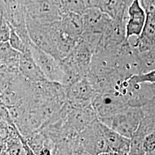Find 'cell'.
Instances as JSON below:
<instances>
[{
  "instance_id": "27",
  "label": "cell",
  "mask_w": 155,
  "mask_h": 155,
  "mask_svg": "<svg viewBox=\"0 0 155 155\" xmlns=\"http://www.w3.org/2000/svg\"><path fill=\"white\" fill-rule=\"evenodd\" d=\"M139 1L145 14L155 13V1L154 0H141Z\"/></svg>"
},
{
  "instance_id": "14",
  "label": "cell",
  "mask_w": 155,
  "mask_h": 155,
  "mask_svg": "<svg viewBox=\"0 0 155 155\" xmlns=\"http://www.w3.org/2000/svg\"><path fill=\"white\" fill-rule=\"evenodd\" d=\"M91 8H94L109 17L111 20L127 19V9L132 1L89 0Z\"/></svg>"
},
{
  "instance_id": "7",
  "label": "cell",
  "mask_w": 155,
  "mask_h": 155,
  "mask_svg": "<svg viewBox=\"0 0 155 155\" xmlns=\"http://www.w3.org/2000/svg\"><path fill=\"white\" fill-rule=\"evenodd\" d=\"M91 106L98 119L113 116L129 107L124 97L117 91L97 93Z\"/></svg>"
},
{
  "instance_id": "15",
  "label": "cell",
  "mask_w": 155,
  "mask_h": 155,
  "mask_svg": "<svg viewBox=\"0 0 155 155\" xmlns=\"http://www.w3.org/2000/svg\"><path fill=\"white\" fill-rule=\"evenodd\" d=\"M127 21L126 20H112L103 34L97 50L106 47L120 45L125 41Z\"/></svg>"
},
{
  "instance_id": "3",
  "label": "cell",
  "mask_w": 155,
  "mask_h": 155,
  "mask_svg": "<svg viewBox=\"0 0 155 155\" xmlns=\"http://www.w3.org/2000/svg\"><path fill=\"white\" fill-rule=\"evenodd\" d=\"M0 14L25 45L29 46L32 42L27 28V12L24 1H0Z\"/></svg>"
},
{
  "instance_id": "17",
  "label": "cell",
  "mask_w": 155,
  "mask_h": 155,
  "mask_svg": "<svg viewBox=\"0 0 155 155\" xmlns=\"http://www.w3.org/2000/svg\"><path fill=\"white\" fill-rule=\"evenodd\" d=\"M20 55L8 42H0V72L18 74Z\"/></svg>"
},
{
  "instance_id": "8",
  "label": "cell",
  "mask_w": 155,
  "mask_h": 155,
  "mask_svg": "<svg viewBox=\"0 0 155 155\" xmlns=\"http://www.w3.org/2000/svg\"><path fill=\"white\" fill-rule=\"evenodd\" d=\"M78 141L81 147L91 155L109 152L102 130V124L98 119L79 133Z\"/></svg>"
},
{
  "instance_id": "22",
  "label": "cell",
  "mask_w": 155,
  "mask_h": 155,
  "mask_svg": "<svg viewBox=\"0 0 155 155\" xmlns=\"http://www.w3.org/2000/svg\"><path fill=\"white\" fill-rule=\"evenodd\" d=\"M128 81L132 83H155V71L135 75L127 79Z\"/></svg>"
},
{
  "instance_id": "29",
  "label": "cell",
  "mask_w": 155,
  "mask_h": 155,
  "mask_svg": "<svg viewBox=\"0 0 155 155\" xmlns=\"http://www.w3.org/2000/svg\"><path fill=\"white\" fill-rule=\"evenodd\" d=\"M23 138V137H22ZM23 143H24V146L25 148V155H36L34 152L33 150H31L29 146H28L25 140L23 138Z\"/></svg>"
},
{
  "instance_id": "31",
  "label": "cell",
  "mask_w": 155,
  "mask_h": 155,
  "mask_svg": "<svg viewBox=\"0 0 155 155\" xmlns=\"http://www.w3.org/2000/svg\"><path fill=\"white\" fill-rule=\"evenodd\" d=\"M111 155L109 152H105V153H100L99 155Z\"/></svg>"
},
{
  "instance_id": "24",
  "label": "cell",
  "mask_w": 155,
  "mask_h": 155,
  "mask_svg": "<svg viewBox=\"0 0 155 155\" xmlns=\"http://www.w3.org/2000/svg\"><path fill=\"white\" fill-rule=\"evenodd\" d=\"M1 15V14H0ZM11 28L5 20L0 15V42H8Z\"/></svg>"
},
{
  "instance_id": "21",
  "label": "cell",
  "mask_w": 155,
  "mask_h": 155,
  "mask_svg": "<svg viewBox=\"0 0 155 155\" xmlns=\"http://www.w3.org/2000/svg\"><path fill=\"white\" fill-rule=\"evenodd\" d=\"M10 28L11 32L8 43L11 46L12 48L20 54H24L27 52L30 49V45L27 46V45H25V43L15 32V31L11 27H10Z\"/></svg>"
},
{
  "instance_id": "19",
  "label": "cell",
  "mask_w": 155,
  "mask_h": 155,
  "mask_svg": "<svg viewBox=\"0 0 155 155\" xmlns=\"http://www.w3.org/2000/svg\"><path fill=\"white\" fill-rule=\"evenodd\" d=\"M59 2L61 17L68 13H72L83 16V15L91 8L89 0L59 1Z\"/></svg>"
},
{
  "instance_id": "13",
  "label": "cell",
  "mask_w": 155,
  "mask_h": 155,
  "mask_svg": "<svg viewBox=\"0 0 155 155\" xmlns=\"http://www.w3.org/2000/svg\"><path fill=\"white\" fill-rule=\"evenodd\" d=\"M146 20V14L139 0H133L127 9V21L125 25L126 40L139 37L142 32Z\"/></svg>"
},
{
  "instance_id": "10",
  "label": "cell",
  "mask_w": 155,
  "mask_h": 155,
  "mask_svg": "<svg viewBox=\"0 0 155 155\" xmlns=\"http://www.w3.org/2000/svg\"><path fill=\"white\" fill-rule=\"evenodd\" d=\"M97 119L98 117L91 106L72 107L67 104L64 124L68 129L79 133Z\"/></svg>"
},
{
  "instance_id": "2",
  "label": "cell",
  "mask_w": 155,
  "mask_h": 155,
  "mask_svg": "<svg viewBox=\"0 0 155 155\" xmlns=\"http://www.w3.org/2000/svg\"><path fill=\"white\" fill-rule=\"evenodd\" d=\"M54 22L42 24L27 19V28L29 39L33 45L56 59L61 61Z\"/></svg>"
},
{
  "instance_id": "26",
  "label": "cell",
  "mask_w": 155,
  "mask_h": 155,
  "mask_svg": "<svg viewBox=\"0 0 155 155\" xmlns=\"http://www.w3.org/2000/svg\"><path fill=\"white\" fill-rule=\"evenodd\" d=\"M74 147L66 145H55L54 155H74Z\"/></svg>"
},
{
  "instance_id": "1",
  "label": "cell",
  "mask_w": 155,
  "mask_h": 155,
  "mask_svg": "<svg viewBox=\"0 0 155 155\" xmlns=\"http://www.w3.org/2000/svg\"><path fill=\"white\" fill-rule=\"evenodd\" d=\"M30 51L33 60L47 81L65 87L76 82V79L61 61L40 50L32 43L30 45Z\"/></svg>"
},
{
  "instance_id": "4",
  "label": "cell",
  "mask_w": 155,
  "mask_h": 155,
  "mask_svg": "<svg viewBox=\"0 0 155 155\" xmlns=\"http://www.w3.org/2000/svg\"><path fill=\"white\" fill-rule=\"evenodd\" d=\"M141 117V107H127L113 116L98 120L107 127L130 139L137 129Z\"/></svg>"
},
{
  "instance_id": "18",
  "label": "cell",
  "mask_w": 155,
  "mask_h": 155,
  "mask_svg": "<svg viewBox=\"0 0 155 155\" xmlns=\"http://www.w3.org/2000/svg\"><path fill=\"white\" fill-rule=\"evenodd\" d=\"M61 32L67 38L77 43L83 32V18L82 16L68 13L59 21Z\"/></svg>"
},
{
  "instance_id": "23",
  "label": "cell",
  "mask_w": 155,
  "mask_h": 155,
  "mask_svg": "<svg viewBox=\"0 0 155 155\" xmlns=\"http://www.w3.org/2000/svg\"><path fill=\"white\" fill-rule=\"evenodd\" d=\"M17 74H18L0 72V97L9 87Z\"/></svg>"
},
{
  "instance_id": "5",
  "label": "cell",
  "mask_w": 155,
  "mask_h": 155,
  "mask_svg": "<svg viewBox=\"0 0 155 155\" xmlns=\"http://www.w3.org/2000/svg\"><path fill=\"white\" fill-rule=\"evenodd\" d=\"M27 19L42 24L61 20L59 1H24Z\"/></svg>"
},
{
  "instance_id": "12",
  "label": "cell",
  "mask_w": 155,
  "mask_h": 155,
  "mask_svg": "<svg viewBox=\"0 0 155 155\" xmlns=\"http://www.w3.org/2000/svg\"><path fill=\"white\" fill-rule=\"evenodd\" d=\"M83 33L102 36L111 19L97 8H90L82 16Z\"/></svg>"
},
{
  "instance_id": "16",
  "label": "cell",
  "mask_w": 155,
  "mask_h": 155,
  "mask_svg": "<svg viewBox=\"0 0 155 155\" xmlns=\"http://www.w3.org/2000/svg\"><path fill=\"white\" fill-rule=\"evenodd\" d=\"M18 71L23 77L31 83H39L47 81L33 60L30 49L25 53L21 54Z\"/></svg>"
},
{
  "instance_id": "28",
  "label": "cell",
  "mask_w": 155,
  "mask_h": 155,
  "mask_svg": "<svg viewBox=\"0 0 155 155\" xmlns=\"http://www.w3.org/2000/svg\"><path fill=\"white\" fill-rule=\"evenodd\" d=\"M74 155H91L88 152L85 151L83 148L81 147L79 144L74 148Z\"/></svg>"
},
{
  "instance_id": "6",
  "label": "cell",
  "mask_w": 155,
  "mask_h": 155,
  "mask_svg": "<svg viewBox=\"0 0 155 155\" xmlns=\"http://www.w3.org/2000/svg\"><path fill=\"white\" fill-rule=\"evenodd\" d=\"M119 92L129 107L140 108L155 101V83H132L125 80Z\"/></svg>"
},
{
  "instance_id": "30",
  "label": "cell",
  "mask_w": 155,
  "mask_h": 155,
  "mask_svg": "<svg viewBox=\"0 0 155 155\" xmlns=\"http://www.w3.org/2000/svg\"><path fill=\"white\" fill-rule=\"evenodd\" d=\"M144 155H155V150L153 152H148V153H145Z\"/></svg>"
},
{
  "instance_id": "11",
  "label": "cell",
  "mask_w": 155,
  "mask_h": 155,
  "mask_svg": "<svg viewBox=\"0 0 155 155\" xmlns=\"http://www.w3.org/2000/svg\"><path fill=\"white\" fill-rule=\"evenodd\" d=\"M32 84L20 73L17 74L9 87L0 97V102L7 107L21 105L26 99Z\"/></svg>"
},
{
  "instance_id": "20",
  "label": "cell",
  "mask_w": 155,
  "mask_h": 155,
  "mask_svg": "<svg viewBox=\"0 0 155 155\" xmlns=\"http://www.w3.org/2000/svg\"><path fill=\"white\" fill-rule=\"evenodd\" d=\"M6 153L8 155H26L23 138L17 130L12 132L5 142Z\"/></svg>"
},
{
  "instance_id": "32",
  "label": "cell",
  "mask_w": 155,
  "mask_h": 155,
  "mask_svg": "<svg viewBox=\"0 0 155 155\" xmlns=\"http://www.w3.org/2000/svg\"><path fill=\"white\" fill-rule=\"evenodd\" d=\"M4 124H5V123L2 120H1V118H0V127H1V126H2V125H4Z\"/></svg>"
},
{
  "instance_id": "9",
  "label": "cell",
  "mask_w": 155,
  "mask_h": 155,
  "mask_svg": "<svg viewBox=\"0 0 155 155\" xmlns=\"http://www.w3.org/2000/svg\"><path fill=\"white\" fill-rule=\"evenodd\" d=\"M97 93L86 78H82L66 87V102L72 107L91 105Z\"/></svg>"
},
{
  "instance_id": "25",
  "label": "cell",
  "mask_w": 155,
  "mask_h": 155,
  "mask_svg": "<svg viewBox=\"0 0 155 155\" xmlns=\"http://www.w3.org/2000/svg\"><path fill=\"white\" fill-rule=\"evenodd\" d=\"M143 149L145 153L155 150V132L147 135L144 139Z\"/></svg>"
}]
</instances>
